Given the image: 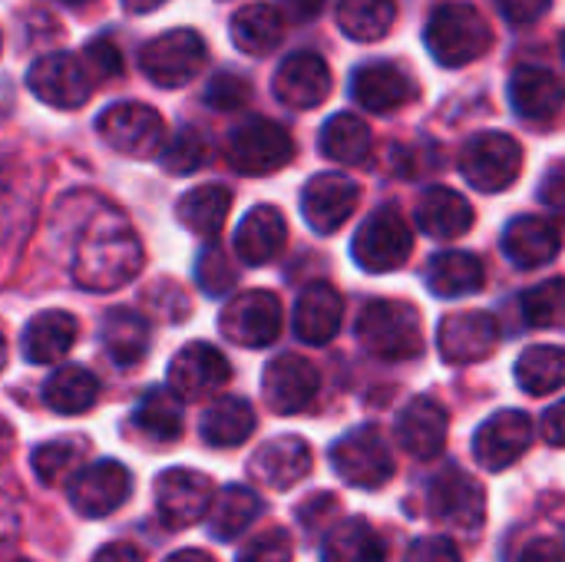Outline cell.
<instances>
[{"mask_svg": "<svg viewBox=\"0 0 565 562\" xmlns=\"http://www.w3.org/2000/svg\"><path fill=\"white\" fill-rule=\"evenodd\" d=\"M252 99V83L242 76V73H232V70H222L209 79L205 86V103L218 113H232V109H242L245 103Z\"/></svg>", "mask_w": 565, "mask_h": 562, "instance_id": "obj_45", "label": "cell"}, {"mask_svg": "<svg viewBox=\"0 0 565 562\" xmlns=\"http://www.w3.org/2000/svg\"><path fill=\"white\" fill-rule=\"evenodd\" d=\"M205 60H209L205 40L189 26L166 30L139 50V70L156 86H166V89H175V86H185L189 79H195L202 73Z\"/></svg>", "mask_w": 565, "mask_h": 562, "instance_id": "obj_5", "label": "cell"}, {"mask_svg": "<svg viewBox=\"0 0 565 562\" xmlns=\"http://www.w3.org/2000/svg\"><path fill=\"white\" fill-rule=\"evenodd\" d=\"M543 441L553 444V447H565V401L553 404L543 414Z\"/></svg>", "mask_w": 565, "mask_h": 562, "instance_id": "obj_52", "label": "cell"}, {"mask_svg": "<svg viewBox=\"0 0 565 562\" xmlns=\"http://www.w3.org/2000/svg\"><path fill=\"white\" fill-rule=\"evenodd\" d=\"M103 348L116 368H132L149 354V321L132 308H113L103 318Z\"/></svg>", "mask_w": 565, "mask_h": 562, "instance_id": "obj_34", "label": "cell"}, {"mask_svg": "<svg viewBox=\"0 0 565 562\" xmlns=\"http://www.w3.org/2000/svg\"><path fill=\"white\" fill-rule=\"evenodd\" d=\"M344 321V298L334 285L315 282L301 291L295 305V335L305 344H328Z\"/></svg>", "mask_w": 565, "mask_h": 562, "instance_id": "obj_26", "label": "cell"}, {"mask_svg": "<svg viewBox=\"0 0 565 562\" xmlns=\"http://www.w3.org/2000/svg\"><path fill=\"white\" fill-rule=\"evenodd\" d=\"M17 562H30V560H17Z\"/></svg>", "mask_w": 565, "mask_h": 562, "instance_id": "obj_62", "label": "cell"}, {"mask_svg": "<svg viewBox=\"0 0 565 562\" xmlns=\"http://www.w3.org/2000/svg\"><path fill=\"white\" fill-rule=\"evenodd\" d=\"M262 513V497L248 487H225L222 494H215L212 507H209V530L218 543H232L238 540Z\"/></svg>", "mask_w": 565, "mask_h": 562, "instance_id": "obj_37", "label": "cell"}, {"mask_svg": "<svg viewBox=\"0 0 565 562\" xmlns=\"http://www.w3.org/2000/svg\"><path fill=\"white\" fill-rule=\"evenodd\" d=\"M142 268V245L119 212H96L73 242V282L86 291H113Z\"/></svg>", "mask_w": 565, "mask_h": 562, "instance_id": "obj_1", "label": "cell"}, {"mask_svg": "<svg viewBox=\"0 0 565 562\" xmlns=\"http://www.w3.org/2000/svg\"><path fill=\"white\" fill-rule=\"evenodd\" d=\"M218 328L238 348H268L281 335V301L268 288L238 291L225 301Z\"/></svg>", "mask_w": 565, "mask_h": 562, "instance_id": "obj_10", "label": "cell"}, {"mask_svg": "<svg viewBox=\"0 0 565 562\" xmlns=\"http://www.w3.org/2000/svg\"><path fill=\"white\" fill-rule=\"evenodd\" d=\"M228 209H232V192L225 185H199L192 192H185L179 202H175V215L179 222L195 232L199 238H215L228 219Z\"/></svg>", "mask_w": 565, "mask_h": 562, "instance_id": "obj_36", "label": "cell"}, {"mask_svg": "<svg viewBox=\"0 0 565 562\" xmlns=\"http://www.w3.org/2000/svg\"><path fill=\"white\" fill-rule=\"evenodd\" d=\"M86 454H89V444L83 437H60V441L40 444L30 464L43 487H60V484H70V477L86 464Z\"/></svg>", "mask_w": 565, "mask_h": 562, "instance_id": "obj_41", "label": "cell"}, {"mask_svg": "<svg viewBox=\"0 0 565 562\" xmlns=\"http://www.w3.org/2000/svg\"><path fill=\"white\" fill-rule=\"evenodd\" d=\"M563 53H565V33H563Z\"/></svg>", "mask_w": 565, "mask_h": 562, "instance_id": "obj_61", "label": "cell"}, {"mask_svg": "<svg viewBox=\"0 0 565 562\" xmlns=\"http://www.w3.org/2000/svg\"><path fill=\"white\" fill-rule=\"evenodd\" d=\"M288 238V225L281 209L255 205L235 229V255L245 265H268Z\"/></svg>", "mask_w": 565, "mask_h": 562, "instance_id": "obj_27", "label": "cell"}, {"mask_svg": "<svg viewBox=\"0 0 565 562\" xmlns=\"http://www.w3.org/2000/svg\"><path fill=\"white\" fill-rule=\"evenodd\" d=\"M295 560V547H291V537L288 530H265L258 533L235 562H291Z\"/></svg>", "mask_w": 565, "mask_h": 562, "instance_id": "obj_47", "label": "cell"}, {"mask_svg": "<svg viewBox=\"0 0 565 562\" xmlns=\"http://www.w3.org/2000/svg\"><path fill=\"white\" fill-rule=\"evenodd\" d=\"M553 0H497L500 13L516 23V26H526V23H536L546 10H550Z\"/></svg>", "mask_w": 565, "mask_h": 562, "instance_id": "obj_50", "label": "cell"}, {"mask_svg": "<svg viewBox=\"0 0 565 562\" xmlns=\"http://www.w3.org/2000/svg\"><path fill=\"white\" fill-rule=\"evenodd\" d=\"M361 185L341 172H321L308 179L301 192V212L318 235H334L358 209Z\"/></svg>", "mask_w": 565, "mask_h": 562, "instance_id": "obj_17", "label": "cell"}, {"mask_svg": "<svg viewBox=\"0 0 565 562\" xmlns=\"http://www.w3.org/2000/svg\"><path fill=\"white\" fill-rule=\"evenodd\" d=\"M7 364V338H3V328H0V371Z\"/></svg>", "mask_w": 565, "mask_h": 562, "instance_id": "obj_59", "label": "cell"}, {"mask_svg": "<svg viewBox=\"0 0 565 562\" xmlns=\"http://www.w3.org/2000/svg\"><path fill=\"white\" fill-rule=\"evenodd\" d=\"M331 93V70L324 56L311 50H298L281 60L275 70V96L288 109H315Z\"/></svg>", "mask_w": 565, "mask_h": 562, "instance_id": "obj_21", "label": "cell"}, {"mask_svg": "<svg viewBox=\"0 0 565 562\" xmlns=\"http://www.w3.org/2000/svg\"><path fill=\"white\" fill-rule=\"evenodd\" d=\"M89 562H146V556L132 543H109V547H103Z\"/></svg>", "mask_w": 565, "mask_h": 562, "instance_id": "obj_54", "label": "cell"}, {"mask_svg": "<svg viewBox=\"0 0 565 562\" xmlns=\"http://www.w3.org/2000/svg\"><path fill=\"white\" fill-rule=\"evenodd\" d=\"M450 417L447 407L434 397H414L397 417V441L417 460H434L447 447Z\"/></svg>", "mask_w": 565, "mask_h": 562, "instance_id": "obj_22", "label": "cell"}, {"mask_svg": "<svg viewBox=\"0 0 565 562\" xmlns=\"http://www.w3.org/2000/svg\"><path fill=\"white\" fill-rule=\"evenodd\" d=\"M411 252H414V235L397 205H384L374 215H367L351 242L354 262L371 275L397 272L411 258Z\"/></svg>", "mask_w": 565, "mask_h": 562, "instance_id": "obj_4", "label": "cell"}, {"mask_svg": "<svg viewBox=\"0 0 565 562\" xmlns=\"http://www.w3.org/2000/svg\"><path fill=\"white\" fill-rule=\"evenodd\" d=\"M66 3H86V0H66Z\"/></svg>", "mask_w": 565, "mask_h": 562, "instance_id": "obj_60", "label": "cell"}, {"mask_svg": "<svg viewBox=\"0 0 565 562\" xmlns=\"http://www.w3.org/2000/svg\"><path fill=\"white\" fill-rule=\"evenodd\" d=\"M311 447L308 441L295 437V434H281L265 441L252 460H248V474L255 484L268 487V490H291L298 487L308 474H311Z\"/></svg>", "mask_w": 565, "mask_h": 562, "instance_id": "obj_20", "label": "cell"}, {"mask_svg": "<svg viewBox=\"0 0 565 562\" xmlns=\"http://www.w3.org/2000/svg\"><path fill=\"white\" fill-rule=\"evenodd\" d=\"M520 308L530 328H565V278L533 285L523 295Z\"/></svg>", "mask_w": 565, "mask_h": 562, "instance_id": "obj_43", "label": "cell"}, {"mask_svg": "<svg viewBox=\"0 0 565 562\" xmlns=\"http://www.w3.org/2000/svg\"><path fill=\"white\" fill-rule=\"evenodd\" d=\"M510 103L526 123H553L565 106V83L543 66H520L510 79Z\"/></svg>", "mask_w": 565, "mask_h": 562, "instance_id": "obj_24", "label": "cell"}, {"mask_svg": "<svg viewBox=\"0 0 565 562\" xmlns=\"http://www.w3.org/2000/svg\"><path fill=\"white\" fill-rule=\"evenodd\" d=\"M159 156H162L166 172H172V176H189V172H195V169L205 166V159H209V139L202 136V129L185 126V129H179L172 139H166V146H162Z\"/></svg>", "mask_w": 565, "mask_h": 562, "instance_id": "obj_44", "label": "cell"}, {"mask_svg": "<svg viewBox=\"0 0 565 562\" xmlns=\"http://www.w3.org/2000/svg\"><path fill=\"white\" fill-rule=\"evenodd\" d=\"M520 562H565V553L556 540H536L520 553Z\"/></svg>", "mask_w": 565, "mask_h": 562, "instance_id": "obj_53", "label": "cell"}, {"mask_svg": "<svg viewBox=\"0 0 565 562\" xmlns=\"http://www.w3.org/2000/svg\"><path fill=\"white\" fill-rule=\"evenodd\" d=\"M424 282L440 298H463L487 285V268L473 252H444L430 258Z\"/></svg>", "mask_w": 565, "mask_h": 562, "instance_id": "obj_33", "label": "cell"}, {"mask_svg": "<svg viewBox=\"0 0 565 562\" xmlns=\"http://www.w3.org/2000/svg\"><path fill=\"white\" fill-rule=\"evenodd\" d=\"M136 431L152 441H175L182 434V401L169 388H152L142 394L139 407L132 411Z\"/></svg>", "mask_w": 565, "mask_h": 562, "instance_id": "obj_42", "label": "cell"}, {"mask_svg": "<svg viewBox=\"0 0 565 562\" xmlns=\"http://www.w3.org/2000/svg\"><path fill=\"white\" fill-rule=\"evenodd\" d=\"M503 252L516 268H543L563 252V235L543 215H520L503 232Z\"/></svg>", "mask_w": 565, "mask_h": 562, "instance_id": "obj_25", "label": "cell"}, {"mask_svg": "<svg viewBox=\"0 0 565 562\" xmlns=\"http://www.w3.org/2000/svg\"><path fill=\"white\" fill-rule=\"evenodd\" d=\"M394 20H397V0H341L338 3V26L358 43H374L387 36Z\"/></svg>", "mask_w": 565, "mask_h": 562, "instance_id": "obj_39", "label": "cell"}, {"mask_svg": "<svg viewBox=\"0 0 565 562\" xmlns=\"http://www.w3.org/2000/svg\"><path fill=\"white\" fill-rule=\"evenodd\" d=\"M129 490H132V477L119 460L83 464L70 477V507L86 520H99L116 513L129 500Z\"/></svg>", "mask_w": 565, "mask_h": 562, "instance_id": "obj_13", "label": "cell"}, {"mask_svg": "<svg viewBox=\"0 0 565 562\" xmlns=\"http://www.w3.org/2000/svg\"><path fill=\"white\" fill-rule=\"evenodd\" d=\"M533 444V421L523 411H500L493 414L473 437V457L480 467L500 474L513 467Z\"/></svg>", "mask_w": 565, "mask_h": 562, "instance_id": "obj_19", "label": "cell"}, {"mask_svg": "<svg viewBox=\"0 0 565 562\" xmlns=\"http://www.w3.org/2000/svg\"><path fill=\"white\" fill-rule=\"evenodd\" d=\"M358 341L381 361H411L424 351L420 311L407 301L377 298L358 315Z\"/></svg>", "mask_w": 565, "mask_h": 562, "instance_id": "obj_3", "label": "cell"}, {"mask_svg": "<svg viewBox=\"0 0 565 562\" xmlns=\"http://www.w3.org/2000/svg\"><path fill=\"white\" fill-rule=\"evenodd\" d=\"M199 434L209 447H238L255 434V411L245 397H218L202 411Z\"/></svg>", "mask_w": 565, "mask_h": 562, "instance_id": "obj_30", "label": "cell"}, {"mask_svg": "<svg viewBox=\"0 0 565 562\" xmlns=\"http://www.w3.org/2000/svg\"><path fill=\"white\" fill-rule=\"evenodd\" d=\"M318 388H321V374L301 354H278L275 361H268L262 374L265 404L281 417H291L311 407V401L318 397Z\"/></svg>", "mask_w": 565, "mask_h": 562, "instance_id": "obj_15", "label": "cell"}, {"mask_svg": "<svg viewBox=\"0 0 565 562\" xmlns=\"http://www.w3.org/2000/svg\"><path fill=\"white\" fill-rule=\"evenodd\" d=\"M225 156L232 169L242 176H268L291 162L295 139L288 136L285 126L271 119H245L242 126L232 129L225 142Z\"/></svg>", "mask_w": 565, "mask_h": 562, "instance_id": "obj_7", "label": "cell"}, {"mask_svg": "<svg viewBox=\"0 0 565 562\" xmlns=\"http://www.w3.org/2000/svg\"><path fill=\"white\" fill-rule=\"evenodd\" d=\"M83 60H86L89 73L96 76V83H99V79H109V76H119V70H122V56H119L116 43L106 40V36L89 40L86 50H83Z\"/></svg>", "mask_w": 565, "mask_h": 562, "instance_id": "obj_48", "label": "cell"}, {"mask_svg": "<svg viewBox=\"0 0 565 562\" xmlns=\"http://www.w3.org/2000/svg\"><path fill=\"white\" fill-rule=\"evenodd\" d=\"M516 381L533 397L565 388V348H556V344L526 348L516 361Z\"/></svg>", "mask_w": 565, "mask_h": 562, "instance_id": "obj_40", "label": "cell"}, {"mask_svg": "<svg viewBox=\"0 0 565 562\" xmlns=\"http://www.w3.org/2000/svg\"><path fill=\"white\" fill-rule=\"evenodd\" d=\"M351 96L358 99V106L371 113H394L407 106L417 96V89H414V79L397 63L377 60V63H364L354 70Z\"/></svg>", "mask_w": 565, "mask_h": 562, "instance_id": "obj_23", "label": "cell"}, {"mask_svg": "<svg viewBox=\"0 0 565 562\" xmlns=\"http://www.w3.org/2000/svg\"><path fill=\"white\" fill-rule=\"evenodd\" d=\"M540 195H543V202H546L553 212L565 215V159L563 162H556V166L546 172V179L540 182Z\"/></svg>", "mask_w": 565, "mask_h": 562, "instance_id": "obj_51", "label": "cell"}, {"mask_svg": "<svg viewBox=\"0 0 565 562\" xmlns=\"http://www.w3.org/2000/svg\"><path fill=\"white\" fill-rule=\"evenodd\" d=\"M417 225L434 238H460L473 229V205L447 185H434L417 202Z\"/></svg>", "mask_w": 565, "mask_h": 562, "instance_id": "obj_28", "label": "cell"}, {"mask_svg": "<svg viewBox=\"0 0 565 562\" xmlns=\"http://www.w3.org/2000/svg\"><path fill=\"white\" fill-rule=\"evenodd\" d=\"M195 282L205 295H228L235 288V268L218 245H209L195 262Z\"/></svg>", "mask_w": 565, "mask_h": 562, "instance_id": "obj_46", "label": "cell"}, {"mask_svg": "<svg viewBox=\"0 0 565 562\" xmlns=\"http://www.w3.org/2000/svg\"><path fill=\"white\" fill-rule=\"evenodd\" d=\"M43 401L53 414H63V417L86 414L99 401V381L79 364L56 368L43 384Z\"/></svg>", "mask_w": 565, "mask_h": 562, "instance_id": "obj_35", "label": "cell"}, {"mask_svg": "<svg viewBox=\"0 0 565 562\" xmlns=\"http://www.w3.org/2000/svg\"><path fill=\"white\" fill-rule=\"evenodd\" d=\"M500 344V325L490 311H460L447 315L437 331V348L447 364H477L487 361Z\"/></svg>", "mask_w": 565, "mask_h": 562, "instance_id": "obj_18", "label": "cell"}, {"mask_svg": "<svg viewBox=\"0 0 565 562\" xmlns=\"http://www.w3.org/2000/svg\"><path fill=\"white\" fill-rule=\"evenodd\" d=\"M321 562H387V543L367 520H341L324 537Z\"/></svg>", "mask_w": 565, "mask_h": 562, "instance_id": "obj_32", "label": "cell"}, {"mask_svg": "<svg viewBox=\"0 0 565 562\" xmlns=\"http://www.w3.org/2000/svg\"><path fill=\"white\" fill-rule=\"evenodd\" d=\"M215 500V484L212 477L189 470V467H172L159 474L156 480V510L172 530L195 527L199 520L209 517V507Z\"/></svg>", "mask_w": 565, "mask_h": 562, "instance_id": "obj_14", "label": "cell"}, {"mask_svg": "<svg viewBox=\"0 0 565 562\" xmlns=\"http://www.w3.org/2000/svg\"><path fill=\"white\" fill-rule=\"evenodd\" d=\"M10 444H13V434H10V427H7V424L0 421V457H3L7 450H10Z\"/></svg>", "mask_w": 565, "mask_h": 562, "instance_id": "obj_58", "label": "cell"}, {"mask_svg": "<svg viewBox=\"0 0 565 562\" xmlns=\"http://www.w3.org/2000/svg\"><path fill=\"white\" fill-rule=\"evenodd\" d=\"M285 36V20L275 3L255 0L232 17V43L248 56H268Z\"/></svg>", "mask_w": 565, "mask_h": 562, "instance_id": "obj_31", "label": "cell"}, {"mask_svg": "<svg viewBox=\"0 0 565 562\" xmlns=\"http://www.w3.org/2000/svg\"><path fill=\"white\" fill-rule=\"evenodd\" d=\"M371 146H374L371 126L361 116H354V113H338L321 129V152L331 162H344V166L367 162Z\"/></svg>", "mask_w": 565, "mask_h": 562, "instance_id": "obj_38", "label": "cell"}, {"mask_svg": "<svg viewBox=\"0 0 565 562\" xmlns=\"http://www.w3.org/2000/svg\"><path fill=\"white\" fill-rule=\"evenodd\" d=\"M166 562H215L209 553H202V550H179V553H172Z\"/></svg>", "mask_w": 565, "mask_h": 562, "instance_id": "obj_56", "label": "cell"}, {"mask_svg": "<svg viewBox=\"0 0 565 562\" xmlns=\"http://www.w3.org/2000/svg\"><path fill=\"white\" fill-rule=\"evenodd\" d=\"M404 562H463V560H460V550H457L447 537H424V540H414V543H411L407 560Z\"/></svg>", "mask_w": 565, "mask_h": 562, "instance_id": "obj_49", "label": "cell"}, {"mask_svg": "<svg viewBox=\"0 0 565 562\" xmlns=\"http://www.w3.org/2000/svg\"><path fill=\"white\" fill-rule=\"evenodd\" d=\"M96 132L103 136V142L122 156L132 159H149L159 156L166 146V119L159 116V109L146 106V103H113L99 113L96 119Z\"/></svg>", "mask_w": 565, "mask_h": 562, "instance_id": "obj_6", "label": "cell"}, {"mask_svg": "<svg viewBox=\"0 0 565 562\" xmlns=\"http://www.w3.org/2000/svg\"><path fill=\"white\" fill-rule=\"evenodd\" d=\"M460 172L477 192H503L523 172V146L507 132H477L463 146Z\"/></svg>", "mask_w": 565, "mask_h": 562, "instance_id": "obj_9", "label": "cell"}, {"mask_svg": "<svg viewBox=\"0 0 565 562\" xmlns=\"http://www.w3.org/2000/svg\"><path fill=\"white\" fill-rule=\"evenodd\" d=\"M427 510L440 527H447L454 533H477L487 517V494L470 474L447 467L430 484Z\"/></svg>", "mask_w": 565, "mask_h": 562, "instance_id": "obj_12", "label": "cell"}, {"mask_svg": "<svg viewBox=\"0 0 565 562\" xmlns=\"http://www.w3.org/2000/svg\"><path fill=\"white\" fill-rule=\"evenodd\" d=\"M30 93L56 109H79L96 86L83 53H46L26 70Z\"/></svg>", "mask_w": 565, "mask_h": 562, "instance_id": "obj_11", "label": "cell"}, {"mask_svg": "<svg viewBox=\"0 0 565 562\" xmlns=\"http://www.w3.org/2000/svg\"><path fill=\"white\" fill-rule=\"evenodd\" d=\"M424 43L440 66H467L493 46L490 20L467 0H450L437 7L427 20Z\"/></svg>", "mask_w": 565, "mask_h": 562, "instance_id": "obj_2", "label": "cell"}, {"mask_svg": "<svg viewBox=\"0 0 565 562\" xmlns=\"http://www.w3.org/2000/svg\"><path fill=\"white\" fill-rule=\"evenodd\" d=\"M79 335V325L70 311H40L23 328V358L30 364H53L66 358Z\"/></svg>", "mask_w": 565, "mask_h": 562, "instance_id": "obj_29", "label": "cell"}, {"mask_svg": "<svg viewBox=\"0 0 565 562\" xmlns=\"http://www.w3.org/2000/svg\"><path fill=\"white\" fill-rule=\"evenodd\" d=\"M334 474L358 490H381L394 477V454L377 427H358L331 447Z\"/></svg>", "mask_w": 565, "mask_h": 562, "instance_id": "obj_8", "label": "cell"}, {"mask_svg": "<svg viewBox=\"0 0 565 562\" xmlns=\"http://www.w3.org/2000/svg\"><path fill=\"white\" fill-rule=\"evenodd\" d=\"M278 3L285 7V13H288L291 20H315V17L324 10L328 0H278Z\"/></svg>", "mask_w": 565, "mask_h": 562, "instance_id": "obj_55", "label": "cell"}, {"mask_svg": "<svg viewBox=\"0 0 565 562\" xmlns=\"http://www.w3.org/2000/svg\"><path fill=\"white\" fill-rule=\"evenodd\" d=\"M232 378V364L228 358L205 344V341H192L185 344L172 361H169V391L179 401H199L209 397L212 391L225 388Z\"/></svg>", "mask_w": 565, "mask_h": 562, "instance_id": "obj_16", "label": "cell"}, {"mask_svg": "<svg viewBox=\"0 0 565 562\" xmlns=\"http://www.w3.org/2000/svg\"><path fill=\"white\" fill-rule=\"evenodd\" d=\"M126 3V10H132V13H152L156 7H162L166 0H122Z\"/></svg>", "mask_w": 565, "mask_h": 562, "instance_id": "obj_57", "label": "cell"}]
</instances>
